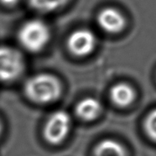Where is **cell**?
I'll list each match as a JSON object with an SVG mask.
<instances>
[{
    "instance_id": "cell-9",
    "label": "cell",
    "mask_w": 156,
    "mask_h": 156,
    "mask_svg": "<svg viewBox=\"0 0 156 156\" xmlns=\"http://www.w3.org/2000/svg\"><path fill=\"white\" fill-rule=\"evenodd\" d=\"M92 156H128V151L118 140L104 139L94 145Z\"/></svg>"
},
{
    "instance_id": "cell-1",
    "label": "cell",
    "mask_w": 156,
    "mask_h": 156,
    "mask_svg": "<svg viewBox=\"0 0 156 156\" xmlns=\"http://www.w3.org/2000/svg\"><path fill=\"white\" fill-rule=\"evenodd\" d=\"M62 86L58 78L48 73L31 76L24 85L26 98L39 106L51 105L58 102L62 95Z\"/></svg>"
},
{
    "instance_id": "cell-6",
    "label": "cell",
    "mask_w": 156,
    "mask_h": 156,
    "mask_svg": "<svg viewBox=\"0 0 156 156\" xmlns=\"http://www.w3.org/2000/svg\"><path fill=\"white\" fill-rule=\"evenodd\" d=\"M103 107L98 99L87 97L79 100L74 108V115L83 122H92L102 115Z\"/></svg>"
},
{
    "instance_id": "cell-5",
    "label": "cell",
    "mask_w": 156,
    "mask_h": 156,
    "mask_svg": "<svg viewBox=\"0 0 156 156\" xmlns=\"http://www.w3.org/2000/svg\"><path fill=\"white\" fill-rule=\"evenodd\" d=\"M97 38L93 32L86 29L74 31L69 36L67 45L71 53L77 56L88 55L94 51Z\"/></svg>"
},
{
    "instance_id": "cell-10",
    "label": "cell",
    "mask_w": 156,
    "mask_h": 156,
    "mask_svg": "<svg viewBox=\"0 0 156 156\" xmlns=\"http://www.w3.org/2000/svg\"><path fill=\"white\" fill-rule=\"evenodd\" d=\"M68 0H29L30 6L40 12H52L66 4Z\"/></svg>"
},
{
    "instance_id": "cell-8",
    "label": "cell",
    "mask_w": 156,
    "mask_h": 156,
    "mask_svg": "<svg viewBox=\"0 0 156 156\" xmlns=\"http://www.w3.org/2000/svg\"><path fill=\"white\" fill-rule=\"evenodd\" d=\"M109 96L114 105L124 108L134 102L136 93L131 86L124 82H121L112 87L109 92Z\"/></svg>"
},
{
    "instance_id": "cell-13",
    "label": "cell",
    "mask_w": 156,
    "mask_h": 156,
    "mask_svg": "<svg viewBox=\"0 0 156 156\" xmlns=\"http://www.w3.org/2000/svg\"><path fill=\"white\" fill-rule=\"evenodd\" d=\"M0 1L5 5H14L19 0H0Z\"/></svg>"
},
{
    "instance_id": "cell-3",
    "label": "cell",
    "mask_w": 156,
    "mask_h": 156,
    "mask_svg": "<svg viewBox=\"0 0 156 156\" xmlns=\"http://www.w3.org/2000/svg\"><path fill=\"white\" fill-rule=\"evenodd\" d=\"M51 32L47 24L39 20H32L24 23L18 32V39L21 45L30 52L43 50L50 41Z\"/></svg>"
},
{
    "instance_id": "cell-11",
    "label": "cell",
    "mask_w": 156,
    "mask_h": 156,
    "mask_svg": "<svg viewBox=\"0 0 156 156\" xmlns=\"http://www.w3.org/2000/svg\"><path fill=\"white\" fill-rule=\"evenodd\" d=\"M144 129L149 139L156 142V108L147 115L144 122Z\"/></svg>"
},
{
    "instance_id": "cell-7",
    "label": "cell",
    "mask_w": 156,
    "mask_h": 156,
    "mask_svg": "<svg viewBox=\"0 0 156 156\" xmlns=\"http://www.w3.org/2000/svg\"><path fill=\"white\" fill-rule=\"evenodd\" d=\"M98 23L100 28L109 34H118L125 28L124 15L114 8H105L99 12Z\"/></svg>"
},
{
    "instance_id": "cell-4",
    "label": "cell",
    "mask_w": 156,
    "mask_h": 156,
    "mask_svg": "<svg viewBox=\"0 0 156 156\" xmlns=\"http://www.w3.org/2000/svg\"><path fill=\"white\" fill-rule=\"evenodd\" d=\"M24 59L16 50L7 46L0 47V82H13L22 74Z\"/></svg>"
},
{
    "instance_id": "cell-12",
    "label": "cell",
    "mask_w": 156,
    "mask_h": 156,
    "mask_svg": "<svg viewBox=\"0 0 156 156\" xmlns=\"http://www.w3.org/2000/svg\"><path fill=\"white\" fill-rule=\"evenodd\" d=\"M4 121H3V119L1 118V116H0V139H2V137L4 135Z\"/></svg>"
},
{
    "instance_id": "cell-2",
    "label": "cell",
    "mask_w": 156,
    "mask_h": 156,
    "mask_svg": "<svg viewBox=\"0 0 156 156\" xmlns=\"http://www.w3.org/2000/svg\"><path fill=\"white\" fill-rule=\"evenodd\" d=\"M73 119L66 110L58 109L51 112L44 122L41 134L44 141L51 146L61 145L71 135Z\"/></svg>"
}]
</instances>
